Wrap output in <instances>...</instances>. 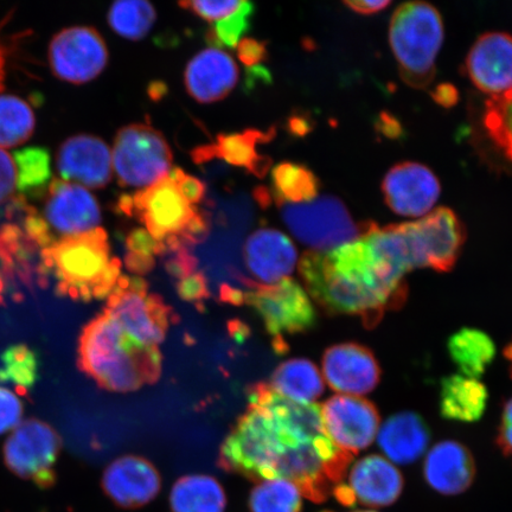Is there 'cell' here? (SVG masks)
<instances>
[{
  "label": "cell",
  "instance_id": "1",
  "mask_svg": "<svg viewBox=\"0 0 512 512\" xmlns=\"http://www.w3.org/2000/svg\"><path fill=\"white\" fill-rule=\"evenodd\" d=\"M249 405L223 441L219 466L253 482L285 479L323 503L342 483L354 456L332 443L322 407L284 398L267 383L248 388Z\"/></svg>",
  "mask_w": 512,
  "mask_h": 512
},
{
  "label": "cell",
  "instance_id": "2",
  "mask_svg": "<svg viewBox=\"0 0 512 512\" xmlns=\"http://www.w3.org/2000/svg\"><path fill=\"white\" fill-rule=\"evenodd\" d=\"M299 272L306 291L324 311L358 317L368 329L407 300L405 278L375 253L363 235L329 252H306Z\"/></svg>",
  "mask_w": 512,
  "mask_h": 512
},
{
  "label": "cell",
  "instance_id": "3",
  "mask_svg": "<svg viewBox=\"0 0 512 512\" xmlns=\"http://www.w3.org/2000/svg\"><path fill=\"white\" fill-rule=\"evenodd\" d=\"M79 368L98 386L115 393H130L156 383L162 375L158 347L136 341L105 313L82 330Z\"/></svg>",
  "mask_w": 512,
  "mask_h": 512
},
{
  "label": "cell",
  "instance_id": "4",
  "mask_svg": "<svg viewBox=\"0 0 512 512\" xmlns=\"http://www.w3.org/2000/svg\"><path fill=\"white\" fill-rule=\"evenodd\" d=\"M47 277L56 281L61 296L78 302L108 298L121 275V261L112 258L108 235L102 228L63 236L42 249Z\"/></svg>",
  "mask_w": 512,
  "mask_h": 512
},
{
  "label": "cell",
  "instance_id": "5",
  "mask_svg": "<svg viewBox=\"0 0 512 512\" xmlns=\"http://www.w3.org/2000/svg\"><path fill=\"white\" fill-rule=\"evenodd\" d=\"M443 41V18L431 4L406 3L395 11L389 42L406 85L416 89L431 85Z\"/></svg>",
  "mask_w": 512,
  "mask_h": 512
},
{
  "label": "cell",
  "instance_id": "6",
  "mask_svg": "<svg viewBox=\"0 0 512 512\" xmlns=\"http://www.w3.org/2000/svg\"><path fill=\"white\" fill-rule=\"evenodd\" d=\"M245 284L249 290L242 292V303L258 313L278 354L287 350L285 337L303 334L317 323L315 306L297 281L286 278L265 285L247 280Z\"/></svg>",
  "mask_w": 512,
  "mask_h": 512
},
{
  "label": "cell",
  "instance_id": "7",
  "mask_svg": "<svg viewBox=\"0 0 512 512\" xmlns=\"http://www.w3.org/2000/svg\"><path fill=\"white\" fill-rule=\"evenodd\" d=\"M104 313L127 335L150 347H158L164 341L176 319L172 307L150 292L149 284L137 275H120Z\"/></svg>",
  "mask_w": 512,
  "mask_h": 512
},
{
  "label": "cell",
  "instance_id": "8",
  "mask_svg": "<svg viewBox=\"0 0 512 512\" xmlns=\"http://www.w3.org/2000/svg\"><path fill=\"white\" fill-rule=\"evenodd\" d=\"M281 215L291 233L316 252H329L357 240L366 227L357 224L338 198L318 197L302 204L285 203Z\"/></svg>",
  "mask_w": 512,
  "mask_h": 512
},
{
  "label": "cell",
  "instance_id": "9",
  "mask_svg": "<svg viewBox=\"0 0 512 512\" xmlns=\"http://www.w3.org/2000/svg\"><path fill=\"white\" fill-rule=\"evenodd\" d=\"M112 163L123 187L147 188L170 174L172 152L162 133L133 124L117 133Z\"/></svg>",
  "mask_w": 512,
  "mask_h": 512
},
{
  "label": "cell",
  "instance_id": "10",
  "mask_svg": "<svg viewBox=\"0 0 512 512\" xmlns=\"http://www.w3.org/2000/svg\"><path fill=\"white\" fill-rule=\"evenodd\" d=\"M62 441L47 422L29 419L17 426L4 445L6 467L19 478L40 489H49L57 480L55 466Z\"/></svg>",
  "mask_w": 512,
  "mask_h": 512
},
{
  "label": "cell",
  "instance_id": "11",
  "mask_svg": "<svg viewBox=\"0 0 512 512\" xmlns=\"http://www.w3.org/2000/svg\"><path fill=\"white\" fill-rule=\"evenodd\" d=\"M416 268L450 272L466 240L465 228L451 209L439 208L414 222L400 223Z\"/></svg>",
  "mask_w": 512,
  "mask_h": 512
},
{
  "label": "cell",
  "instance_id": "12",
  "mask_svg": "<svg viewBox=\"0 0 512 512\" xmlns=\"http://www.w3.org/2000/svg\"><path fill=\"white\" fill-rule=\"evenodd\" d=\"M48 56L56 78L74 85L98 78L108 62L104 38L88 27H74L59 32L50 42Z\"/></svg>",
  "mask_w": 512,
  "mask_h": 512
},
{
  "label": "cell",
  "instance_id": "13",
  "mask_svg": "<svg viewBox=\"0 0 512 512\" xmlns=\"http://www.w3.org/2000/svg\"><path fill=\"white\" fill-rule=\"evenodd\" d=\"M133 216L158 241L182 236L197 209L185 200L169 175L132 195ZM184 245V243H183ZM185 246V245H184Z\"/></svg>",
  "mask_w": 512,
  "mask_h": 512
},
{
  "label": "cell",
  "instance_id": "14",
  "mask_svg": "<svg viewBox=\"0 0 512 512\" xmlns=\"http://www.w3.org/2000/svg\"><path fill=\"white\" fill-rule=\"evenodd\" d=\"M320 407L325 430L339 450L355 457L374 443L381 422L374 403L358 396L335 395Z\"/></svg>",
  "mask_w": 512,
  "mask_h": 512
},
{
  "label": "cell",
  "instance_id": "15",
  "mask_svg": "<svg viewBox=\"0 0 512 512\" xmlns=\"http://www.w3.org/2000/svg\"><path fill=\"white\" fill-rule=\"evenodd\" d=\"M403 490L401 472L377 454L358 460L351 467L348 483H339L332 494L345 507L356 503L382 508L398 501Z\"/></svg>",
  "mask_w": 512,
  "mask_h": 512
},
{
  "label": "cell",
  "instance_id": "16",
  "mask_svg": "<svg viewBox=\"0 0 512 512\" xmlns=\"http://www.w3.org/2000/svg\"><path fill=\"white\" fill-rule=\"evenodd\" d=\"M323 374L339 395H367L381 380V368L373 351L358 343L332 345L323 356Z\"/></svg>",
  "mask_w": 512,
  "mask_h": 512
},
{
  "label": "cell",
  "instance_id": "17",
  "mask_svg": "<svg viewBox=\"0 0 512 512\" xmlns=\"http://www.w3.org/2000/svg\"><path fill=\"white\" fill-rule=\"evenodd\" d=\"M387 206L405 217L430 213L440 196V183L433 172L419 163L406 162L390 169L382 183Z\"/></svg>",
  "mask_w": 512,
  "mask_h": 512
},
{
  "label": "cell",
  "instance_id": "18",
  "mask_svg": "<svg viewBox=\"0 0 512 512\" xmlns=\"http://www.w3.org/2000/svg\"><path fill=\"white\" fill-rule=\"evenodd\" d=\"M102 489L121 509H138L155 499L162 478L149 460L138 456L115 459L102 476Z\"/></svg>",
  "mask_w": 512,
  "mask_h": 512
},
{
  "label": "cell",
  "instance_id": "19",
  "mask_svg": "<svg viewBox=\"0 0 512 512\" xmlns=\"http://www.w3.org/2000/svg\"><path fill=\"white\" fill-rule=\"evenodd\" d=\"M46 222L63 236L79 235L99 228L98 201L78 183L51 182L47 192Z\"/></svg>",
  "mask_w": 512,
  "mask_h": 512
},
{
  "label": "cell",
  "instance_id": "20",
  "mask_svg": "<svg viewBox=\"0 0 512 512\" xmlns=\"http://www.w3.org/2000/svg\"><path fill=\"white\" fill-rule=\"evenodd\" d=\"M112 164L111 151L104 140L88 134L67 139L56 158L64 181H75L91 189L105 188L112 181Z\"/></svg>",
  "mask_w": 512,
  "mask_h": 512
},
{
  "label": "cell",
  "instance_id": "21",
  "mask_svg": "<svg viewBox=\"0 0 512 512\" xmlns=\"http://www.w3.org/2000/svg\"><path fill=\"white\" fill-rule=\"evenodd\" d=\"M473 85L492 96L512 88V36L489 32L478 38L466 59Z\"/></svg>",
  "mask_w": 512,
  "mask_h": 512
},
{
  "label": "cell",
  "instance_id": "22",
  "mask_svg": "<svg viewBox=\"0 0 512 512\" xmlns=\"http://www.w3.org/2000/svg\"><path fill=\"white\" fill-rule=\"evenodd\" d=\"M245 261L249 272L265 285L288 278L297 264V249L279 230H256L246 241Z\"/></svg>",
  "mask_w": 512,
  "mask_h": 512
},
{
  "label": "cell",
  "instance_id": "23",
  "mask_svg": "<svg viewBox=\"0 0 512 512\" xmlns=\"http://www.w3.org/2000/svg\"><path fill=\"white\" fill-rule=\"evenodd\" d=\"M238 80V66L233 57L221 49L201 51L185 70V86L192 98L201 104H211L226 98Z\"/></svg>",
  "mask_w": 512,
  "mask_h": 512
},
{
  "label": "cell",
  "instance_id": "24",
  "mask_svg": "<svg viewBox=\"0 0 512 512\" xmlns=\"http://www.w3.org/2000/svg\"><path fill=\"white\" fill-rule=\"evenodd\" d=\"M424 476L427 484L439 494L460 495L475 480V459L469 448L458 441H441L427 454Z\"/></svg>",
  "mask_w": 512,
  "mask_h": 512
},
{
  "label": "cell",
  "instance_id": "25",
  "mask_svg": "<svg viewBox=\"0 0 512 512\" xmlns=\"http://www.w3.org/2000/svg\"><path fill=\"white\" fill-rule=\"evenodd\" d=\"M275 134L274 128L264 132L246 130L241 133L220 134L215 144L198 146L191 151L196 164L223 159L230 165L246 169L256 177L264 178L272 165V159L260 156L256 146L270 142Z\"/></svg>",
  "mask_w": 512,
  "mask_h": 512
},
{
  "label": "cell",
  "instance_id": "26",
  "mask_svg": "<svg viewBox=\"0 0 512 512\" xmlns=\"http://www.w3.org/2000/svg\"><path fill=\"white\" fill-rule=\"evenodd\" d=\"M377 438L382 452L389 460L407 465L414 463L426 452L431 432L420 415L401 412L384 422Z\"/></svg>",
  "mask_w": 512,
  "mask_h": 512
},
{
  "label": "cell",
  "instance_id": "27",
  "mask_svg": "<svg viewBox=\"0 0 512 512\" xmlns=\"http://www.w3.org/2000/svg\"><path fill=\"white\" fill-rule=\"evenodd\" d=\"M488 399V389L482 382L453 375L441 383L440 412L447 420L475 422L484 415Z\"/></svg>",
  "mask_w": 512,
  "mask_h": 512
},
{
  "label": "cell",
  "instance_id": "28",
  "mask_svg": "<svg viewBox=\"0 0 512 512\" xmlns=\"http://www.w3.org/2000/svg\"><path fill=\"white\" fill-rule=\"evenodd\" d=\"M172 512H224L226 492L214 477L191 475L179 478L171 490Z\"/></svg>",
  "mask_w": 512,
  "mask_h": 512
},
{
  "label": "cell",
  "instance_id": "29",
  "mask_svg": "<svg viewBox=\"0 0 512 512\" xmlns=\"http://www.w3.org/2000/svg\"><path fill=\"white\" fill-rule=\"evenodd\" d=\"M270 386L286 399L299 403H313L324 393V380L309 360L296 358L275 369Z\"/></svg>",
  "mask_w": 512,
  "mask_h": 512
},
{
  "label": "cell",
  "instance_id": "30",
  "mask_svg": "<svg viewBox=\"0 0 512 512\" xmlns=\"http://www.w3.org/2000/svg\"><path fill=\"white\" fill-rule=\"evenodd\" d=\"M448 352L463 376L477 379L488 369L496 355V345L489 335L477 329H463L448 341Z\"/></svg>",
  "mask_w": 512,
  "mask_h": 512
},
{
  "label": "cell",
  "instance_id": "31",
  "mask_svg": "<svg viewBox=\"0 0 512 512\" xmlns=\"http://www.w3.org/2000/svg\"><path fill=\"white\" fill-rule=\"evenodd\" d=\"M274 197L279 206L285 203L302 204L316 200L318 178L303 165L281 163L272 172Z\"/></svg>",
  "mask_w": 512,
  "mask_h": 512
},
{
  "label": "cell",
  "instance_id": "32",
  "mask_svg": "<svg viewBox=\"0 0 512 512\" xmlns=\"http://www.w3.org/2000/svg\"><path fill=\"white\" fill-rule=\"evenodd\" d=\"M35 126V114L28 102L14 95H0V149L24 144Z\"/></svg>",
  "mask_w": 512,
  "mask_h": 512
},
{
  "label": "cell",
  "instance_id": "33",
  "mask_svg": "<svg viewBox=\"0 0 512 512\" xmlns=\"http://www.w3.org/2000/svg\"><path fill=\"white\" fill-rule=\"evenodd\" d=\"M16 188L24 196H41L48 192L50 172L49 152L43 147H27L15 152Z\"/></svg>",
  "mask_w": 512,
  "mask_h": 512
},
{
  "label": "cell",
  "instance_id": "34",
  "mask_svg": "<svg viewBox=\"0 0 512 512\" xmlns=\"http://www.w3.org/2000/svg\"><path fill=\"white\" fill-rule=\"evenodd\" d=\"M156 10L144 0H121L114 3L108 12V23L121 37L127 40H142L156 22Z\"/></svg>",
  "mask_w": 512,
  "mask_h": 512
},
{
  "label": "cell",
  "instance_id": "35",
  "mask_svg": "<svg viewBox=\"0 0 512 512\" xmlns=\"http://www.w3.org/2000/svg\"><path fill=\"white\" fill-rule=\"evenodd\" d=\"M40 358L28 345L15 344L2 355L0 382L14 384L17 393L28 395L38 380Z\"/></svg>",
  "mask_w": 512,
  "mask_h": 512
},
{
  "label": "cell",
  "instance_id": "36",
  "mask_svg": "<svg viewBox=\"0 0 512 512\" xmlns=\"http://www.w3.org/2000/svg\"><path fill=\"white\" fill-rule=\"evenodd\" d=\"M248 507L251 512H302V495L288 480H264L252 490Z\"/></svg>",
  "mask_w": 512,
  "mask_h": 512
},
{
  "label": "cell",
  "instance_id": "37",
  "mask_svg": "<svg viewBox=\"0 0 512 512\" xmlns=\"http://www.w3.org/2000/svg\"><path fill=\"white\" fill-rule=\"evenodd\" d=\"M484 125L498 149L512 162V88L486 102Z\"/></svg>",
  "mask_w": 512,
  "mask_h": 512
},
{
  "label": "cell",
  "instance_id": "38",
  "mask_svg": "<svg viewBox=\"0 0 512 512\" xmlns=\"http://www.w3.org/2000/svg\"><path fill=\"white\" fill-rule=\"evenodd\" d=\"M254 4L241 2L240 8L232 15L216 22L213 30L209 31L208 41L214 46L235 48L241 37L251 27Z\"/></svg>",
  "mask_w": 512,
  "mask_h": 512
},
{
  "label": "cell",
  "instance_id": "39",
  "mask_svg": "<svg viewBox=\"0 0 512 512\" xmlns=\"http://www.w3.org/2000/svg\"><path fill=\"white\" fill-rule=\"evenodd\" d=\"M177 291L185 302L198 306L206 302L210 296L206 275L198 271L178 280Z\"/></svg>",
  "mask_w": 512,
  "mask_h": 512
},
{
  "label": "cell",
  "instance_id": "40",
  "mask_svg": "<svg viewBox=\"0 0 512 512\" xmlns=\"http://www.w3.org/2000/svg\"><path fill=\"white\" fill-rule=\"evenodd\" d=\"M126 247L127 252L151 256V258L155 259L156 256H165L166 254L164 243L152 238V235L147 232L145 228L132 230V232L127 235Z\"/></svg>",
  "mask_w": 512,
  "mask_h": 512
},
{
  "label": "cell",
  "instance_id": "41",
  "mask_svg": "<svg viewBox=\"0 0 512 512\" xmlns=\"http://www.w3.org/2000/svg\"><path fill=\"white\" fill-rule=\"evenodd\" d=\"M241 2H182L179 6L185 10L195 12L206 21H221V19L232 15L234 11L240 8Z\"/></svg>",
  "mask_w": 512,
  "mask_h": 512
},
{
  "label": "cell",
  "instance_id": "42",
  "mask_svg": "<svg viewBox=\"0 0 512 512\" xmlns=\"http://www.w3.org/2000/svg\"><path fill=\"white\" fill-rule=\"evenodd\" d=\"M23 415L21 400L11 390L0 387V434L12 430Z\"/></svg>",
  "mask_w": 512,
  "mask_h": 512
},
{
  "label": "cell",
  "instance_id": "43",
  "mask_svg": "<svg viewBox=\"0 0 512 512\" xmlns=\"http://www.w3.org/2000/svg\"><path fill=\"white\" fill-rule=\"evenodd\" d=\"M169 176L174 179L179 192L191 206L195 207V204L203 201L207 188L200 179L185 174L182 169H172Z\"/></svg>",
  "mask_w": 512,
  "mask_h": 512
},
{
  "label": "cell",
  "instance_id": "44",
  "mask_svg": "<svg viewBox=\"0 0 512 512\" xmlns=\"http://www.w3.org/2000/svg\"><path fill=\"white\" fill-rule=\"evenodd\" d=\"M166 255H169L165 260L166 271L177 281L197 272L198 260L189 248L184 247Z\"/></svg>",
  "mask_w": 512,
  "mask_h": 512
},
{
  "label": "cell",
  "instance_id": "45",
  "mask_svg": "<svg viewBox=\"0 0 512 512\" xmlns=\"http://www.w3.org/2000/svg\"><path fill=\"white\" fill-rule=\"evenodd\" d=\"M16 165L14 158L0 149V204L8 202L16 189Z\"/></svg>",
  "mask_w": 512,
  "mask_h": 512
},
{
  "label": "cell",
  "instance_id": "46",
  "mask_svg": "<svg viewBox=\"0 0 512 512\" xmlns=\"http://www.w3.org/2000/svg\"><path fill=\"white\" fill-rule=\"evenodd\" d=\"M236 47L239 60L247 67H254L267 57L266 43L254 38H243Z\"/></svg>",
  "mask_w": 512,
  "mask_h": 512
},
{
  "label": "cell",
  "instance_id": "47",
  "mask_svg": "<svg viewBox=\"0 0 512 512\" xmlns=\"http://www.w3.org/2000/svg\"><path fill=\"white\" fill-rule=\"evenodd\" d=\"M497 445L505 457L512 459V398L505 402L501 425L498 428Z\"/></svg>",
  "mask_w": 512,
  "mask_h": 512
},
{
  "label": "cell",
  "instance_id": "48",
  "mask_svg": "<svg viewBox=\"0 0 512 512\" xmlns=\"http://www.w3.org/2000/svg\"><path fill=\"white\" fill-rule=\"evenodd\" d=\"M124 264L128 271L137 275V277H142V275L150 273L153 268H155L156 259L151 258V256H143L127 252Z\"/></svg>",
  "mask_w": 512,
  "mask_h": 512
},
{
  "label": "cell",
  "instance_id": "49",
  "mask_svg": "<svg viewBox=\"0 0 512 512\" xmlns=\"http://www.w3.org/2000/svg\"><path fill=\"white\" fill-rule=\"evenodd\" d=\"M344 4L357 14L369 16L386 9L390 2H386V0H377V2L375 0H358V2H345Z\"/></svg>",
  "mask_w": 512,
  "mask_h": 512
},
{
  "label": "cell",
  "instance_id": "50",
  "mask_svg": "<svg viewBox=\"0 0 512 512\" xmlns=\"http://www.w3.org/2000/svg\"><path fill=\"white\" fill-rule=\"evenodd\" d=\"M458 91L452 85H439L434 89L433 99L438 102L439 105L444 107H452L458 102Z\"/></svg>",
  "mask_w": 512,
  "mask_h": 512
},
{
  "label": "cell",
  "instance_id": "51",
  "mask_svg": "<svg viewBox=\"0 0 512 512\" xmlns=\"http://www.w3.org/2000/svg\"><path fill=\"white\" fill-rule=\"evenodd\" d=\"M255 201L259 203L261 208H268L272 203V196L270 191L265 187H258L254 191Z\"/></svg>",
  "mask_w": 512,
  "mask_h": 512
},
{
  "label": "cell",
  "instance_id": "52",
  "mask_svg": "<svg viewBox=\"0 0 512 512\" xmlns=\"http://www.w3.org/2000/svg\"><path fill=\"white\" fill-rule=\"evenodd\" d=\"M166 93H168V87H166L165 83L160 81L151 83L149 87V95L152 100L158 101L162 99Z\"/></svg>",
  "mask_w": 512,
  "mask_h": 512
},
{
  "label": "cell",
  "instance_id": "53",
  "mask_svg": "<svg viewBox=\"0 0 512 512\" xmlns=\"http://www.w3.org/2000/svg\"><path fill=\"white\" fill-rule=\"evenodd\" d=\"M118 210L127 216H133L132 195H123L119 198Z\"/></svg>",
  "mask_w": 512,
  "mask_h": 512
},
{
  "label": "cell",
  "instance_id": "54",
  "mask_svg": "<svg viewBox=\"0 0 512 512\" xmlns=\"http://www.w3.org/2000/svg\"><path fill=\"white\" fill-rule=\"evenodd\" d=\"M307 124L302 118H292L290 120V128L292 133L305 134L307 131Z\"/></svg>",
  "mask_w": 512,
  "mask_h": 512
},
{
  "label": "cell",
  "instance_id": "55",
  "mask_svg": "<svg viewBox=\"0 0 512 512\" xmlns=\"http://www.w3.org/2000/svg\"><path fill=\"white\" fill-rule=\"evenodd\" d=\"M5 81V56L2 48H0V92L4 91Z\"/></svg>",
  "mask_w": 512,
  "mask_h": 512
},
{
  "label": "cell",
  "instance_id": "56",
  "mask_svg": "<svg viewBox=\"0 0 512 512\" xmlns=\"http://www.w3.org/2000/svg\"><path fill=\"white\" fill-rule=\"evenodd\" d=\"M504 356L510 364V373L512 377V342L508 345L507 349H505Z\"/></svg>",
  "mask_w": 512,
  "mask_h": 512
},
{
  "label": "cell",
  "instance_id": "57",
  "mask_svg": "<svg viewBox=\"0 0 512 512\" xmlns=\"http://www.w3.org/2000/svg\"><path fill=\"white\" fill-rule=\"evenodd\" d=\"M355 512H375V511H355Z\"/></svg>",
  "mask_w": 512,
  "mask_h": 512
},
{
  "label": "cell",
  "instance_id": "58",
  "mask_svg": "<svg viewBox=\"0 0 512 512\" xmlns=\"http://www.w3.org/2000/svg\"><path fill=\"white\" fill-rule=\"evenodd\" d=\"M323 512H331V511H323Z\"/></svg>",
  "mask_w": 512,
  "mask_h": 512
}]
</instances>
